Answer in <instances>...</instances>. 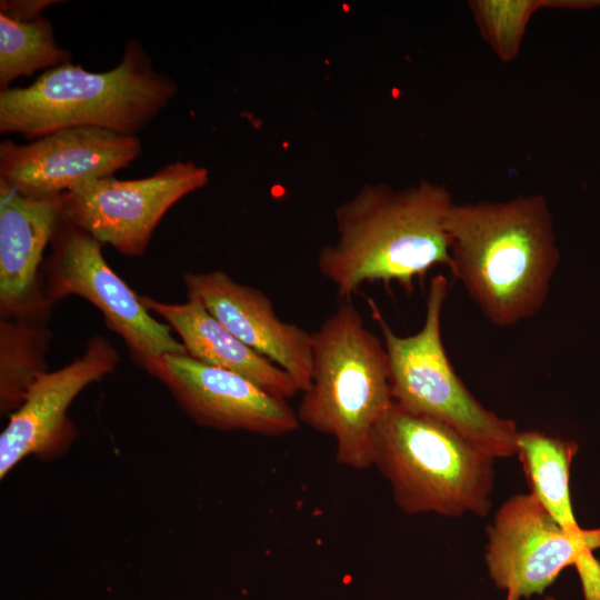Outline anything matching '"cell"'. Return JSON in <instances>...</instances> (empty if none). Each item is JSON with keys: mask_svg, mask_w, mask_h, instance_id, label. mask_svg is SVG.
I'll use <instances>...</instances> for the list:
<instances>
[{"mask_svg": "<svg viewBox=\"0 0 600 600\" xmlns=\"http://www.w3.org/2000/svg\"><path fill=\"white\" fill-rule=\"evenodd\" d=\"M446 230L449 269L492 324L510 327L540 311L560 259L542 194L453 202Z\"/></svg>", "mask_w": 600, "mask_h": 600, "instance_id": "obj_1", "label": "cell"}, {"mask_svg": "<svg viewBox=\"0 0 600 600\" xmlns=\"http://www.w3.org/2000/svg\"><path fill=\"white\" fill-rule=\"evenodd\" d=\"M452 204L444 186L426 180L401 190L363 186L336 209L338 238L318 253L320 274L344 300L374 281L410 292L433 266H450L446 217Z\"/></svg>", "mask_w": 600, "mask_h": 600, "instance_id": "obj_2", "label": "cell"}, {"mask_svg": "<svg viewBox=\"0 0 600 600\" xmlns=\"http://www.w3.org/2000/svg\"><path fill=\"white\" fill-rule=\"evenodd\" d=\"M177 92L173 79L153 69L141 42L130 40L111 70L91 72L69 62L28 87L0 91V132L36 140L67 128L97 127L137 136Z\"/></svg>", "mask_w": 600, "mask_h": 600, "instance_id": "obj_3", "label": "cell"}, {"mask_svg": "<svg viewBox=\"0 0 600 600\" xmlns=\"http://www.w3.org/2000/svg\"><path fill=\"white\" fill-rule=\"evenodd\" d=\"M392 403L384 344L344 300L312 332L311 381L296 410L299 422L336 441L337 463L366 470L374 431Z\"/></svg>", "mask_w": 600, "mask_h": 600, "instance_id": "obj_4", "label": "cell"}, {"mask_svg": "<svg viewBox=\"0 0 600 600\" xmlns=\"http://www.w3.org/2000/svg\"><path fill=\"white\" fill-rule=\"evenodd\" d=\"M373 462L407 514L484 516L493 459L449 426L397 403L373 434Z\"/></svg>", "mask_w": 600, "mask_h": 600, "instance_id": "obj_5", "label": "cell"}, {"mask_svg": "<svg viewBox=\"0 0 600 600\" xmlns=\"http://www.w3.org/2000/svg\"><path fill=\"white\" fill-rule=\"evenodd\" d=\"M448 281H430L422 328L414 334H396L372 302L388 358L393 402L438 420L492 458L518 454L516 423L484 408L457 376L441 338V316Z\"/></svg>", "mask_w": 600, "mask_h": 600, "instance_id": "obj_6", "label": "cell"}, {"mask_svg": "<svg viewBox=\"0 0 600 600\" xmlns=\"http://www.w3.org/2000/svg\"><path fill=\"white\" fill-rule=\"evenodd\" d=\"M99 241L72 224L61 212L51 237V253L41 267V289L47 304L78 296L93 304L107 327L122 338L142 368L170 353H187L170 327L158 321L140 296L111 269Z\"/></svg>", "mask_w": 600, "mask_h": 600, "instance_id": "obj_7", "label": "cell"}, {"mask_svg": "<svg viewBox=\"0 0 600 600\" xmlns=\"http://www.w3.org/2000/svg\"><path fill=\"white\" fill-rule=\"evenodd\" d=\"M208 181V169L192 161L169 163L141 179L106 177L64 192L62 214L101 244L139 257L167 211Z\"/></svg>", "mask_w": 600, "mask_h": 600, "instance_id": "obj_8", "label": "cell"}, {"mask_svg": "<svg viewBox=\"0 0 600 600\" xmlns=\"http://www.w3.org/2000/svg\"><path fill=\"white\" fill-rule=\"evenodd\" d=\"M600 549V529L566 531L533 494L511 497L488 529L486 563L506 600L541 594L568 566L579 569Z\"/></svg>", "mask_w": 600, "mask_h": 600, "instance_id": "obj_9", "label": "cell"}, {"mask_svg": "<svg viewBox=\"0 0 600 600\" xmlns=\"http://www.w3.org/2000/svg\"><path fill=\"white\" fill-rule=\"evenodd\" d=\"M142 152L137 136L97 127L51 132L26 144L0 143V180L26 197H50L111 177Z\"/></svg>", "mask_w": 600, "mask_h": 600, "instance_id": "obj_10", "label": "cell"}, {"mask_svg": "<svg viewBox=\"0 0 600 600\" xmlns=\"http://www.w3.org/2000/svg\"><path fill=\"white\" fill-rule=\"evenodd\" d=\"M143 369L161 381L187 416L201 427L267 437L286 436L300 427L287 400L187 353L163 354Z\"/></svg>", "mask_w": 600, "mask_h": 600, "instance_id": "obj_11", "label": "cell"}, {"mask_svg": "<svg viewBox=\"0 0 600 600\" xmlns=\"http://www.w3.org/2000/svg\"><path fill=\"white\" fill-rule=\"evenodd\" d=\"M119 354L110 341L92 336L83 353L67 366L41 373L0 434V478L30 456L56 457L76 437L68 409L89 384L111 373Z\"/></svg>", "mask_w": 600, "mask_h": 600, "instance_id": "obj_12", "label": "cell"}, {"mask_svg": "<svg viewBox=\"0 0 600 600\" xmlns=\"http://www.w3.org/2000/svg\"><path fill=\"white\" fill-rule=\"evenodd\" d=\"M188 299L198 300L231 334L289 373L299 390L312 372V332L281 320L269 297L226 271L186 272Z\"/></svg>", "mask_w": 600, "mask_h": 600, "instance_id": "obj_13", "label": "cell"}, {"mask_svg": "<svg viewBox=\"0 0 600 600\" xmlns=\"http://www.w3.org/2000/svg\"><path fill=\"white\" fill-rule=\"evenodd\" d=\"M62 194L26 197L0 180L1 319L50 316L41 267L62 212Z\"/></svg>", "mask_w": 600, "mask_h": 600, "instance_id": "obj_14", "label": "cell"}, {"mask_svg": "<svg viewBox=\"0 0 600 600\" xmlns=\"http://www.w3.org/2000/svg\"><path fill=\"white\" fill-rule=\"evenodd\" d=\"M140 299L180 337L189 357L239 374L287 401L300 391L289 373L231 334L198 300L168 303L149 296Z\"/></svg>", "mask_w": 600, "mask_h": 600, "instance_id": "obj_15", "label": "cell"}, {"mask_svg": "<svg viewBox=\"0 0 600 600\" xmlns=\"http://www.w3.org/2000/svg\"><path fill=\"white\" fill-rule=\"evenodd\" d=\"M576 442L530 430L518 433V456L531 487L553 519L568 532L580 533L572 511L569 474Z\"/></svg>", "mask_w": 600, "mask_h": 600, "instance_id": "obj_16", "label": "cell"}, {"mask_svg": "<svg viewBox=\"0 0 600 600\" xmlns=\"http://www.w3.org/2000/svg\"><path fill=\"white\" fill-rule=\"evenodd\" d=\"M50 316L0 320V411L11 414L36 379L47 370L52 338Z\"/></svg>", "mask_w": 600, "mask_h": 600, "instance_id": "obj_17", "label": "cell"}, {"mask_svg": "<svg viewBox=\"0 0 600 600\" xmlns=\"http://www.w3.org/2000/svg\"><path fill=\"white\" fill-rule=\"evenodd\" d=\"M71 62V52L54 38L51 21L41 16L17 21L0 14V90L20 77Z\"/></svg>", "mask_w": 600, "mask_h": 600, "instance_id": "obj_18", "label": "cell"}, {"mask_svg": "<svg viewBox=\"0 0 600 600\" xmlns=\"http://www.w3.org/2000/svg\"><path fill=\"white\" fill-rule=\"evenodd\" d=\"M478 31L496 57L507 63L517 59L534 12L552 8V0H470Z\"/></svg>", "mask_w": 600, "mask_h": 600, "instance_id": "obj_19", "label": "cell"}, {"mask_svg": "<svg viewBox=\"0 0 600 600\" xmlns=\"http://www.w3.org/2000/svg\"><path fill=\"white\" fill-rule=\"evenodd\" d=\"M64 1L57 0H2L0 14L17 21H30L41 17V12L49 6Z\"/></svg>", "mask_w": 600, "mask_h": 600, "instance_id": "obj_20", "label": "cell"}, {"mask_svg": "<svg viewBox=\"0 0 600 600\" xmlns=\"http://www.w3.org/2000/svg\"><path fill=\"white\" fill-rule=\"evenodd\" d=\"M544 600H556V599L552 597H547Z\"/></svg>", "mask_w": 600, "mask_h": 600, "instance_id": "obj_21", "label": "cell"}]
</instances>
